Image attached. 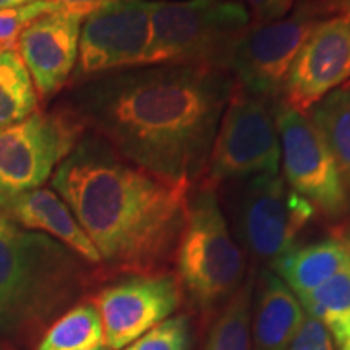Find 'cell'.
<instances>
[{
	"instance_id": "6da1fadb",
	"label": "cell",
	"mask_w": 350,
	"mask_h": 350,
	"mask_svg": "<svg viewBox=\"0 0 350 350\" xmlns=\"http://www.w3.org/2000/svg\"><path fill=\"white\" fill-rule=\"evenodd\" d=\"M234 78L195 65L126 68L73 86L68 104L122 157L196 187L206 172Z\"/></svg>"
},
{
	"instance_id": "7a4b0ae2",
	"label": "cell",
	"mask_w": 350,
	"mask_h": 350,
	"mask_svg": "<svg viewBox=\"0 0 350 350\" xmlns=\"http://www.w3.org/2000/svg\"><path fill=\"white\" fill-rule=\"evenodd\" d=\"M51 183L93 242L100 265L137 274L152 273L175 253L193 188L130 163L91 131Z\"/></svg>"
},
{
	"instance_id": "3957f363",
	"label": "cell",
	"mask_w": 350,
	"mask_h": 350,
	"mask_svg": "<svg viewBox=\"0 0 350 350\" xmlns=\"http://www.w3.org/2000/svg\"><path fill=\"white\" fill-rule=\"evenodd\" d=\"M81 258L0 214V325L51 312L81 286Z\"/></svg>"
},
{
	"instance_id": "277c9868",
	"label": "cell",
	"mask_w": 350,
	"mask_h": 350,
	"mask_svg": "<svg viewBox=\"0 0 350 350\" xmlns=\"http://www.w3.org/2000/svg\"><path fill=\"white\" fill-rule=\"evenodd\" d=\"M150 12L142 67L195 65L229 72L235 44L252 25L250 12L230 0H156Z\"/></svg>"
},
{
	"instance_id": "5b68a950",
	"label": "cell",
	"mask_w": 350,
	"mask_h": 350,
	"mask_svg": "<svg viewBox=\"0 0 350 350\" xmlns=\"http://www.w3.org/2000/svg\"><path fill=\"white\" fill-rule=\"evenodd\" d=\"M175 262L178 284L200 308L230 300L242 287L245 258L232 239L216 188L204 183L191 188Z\"/></svg>"
},
{
	"instance_id": "8992f818",
	"label": "cell",
	"mask_w": 350,
	"mask_h": 350,
	"mask_svg": "<svg viewBox=\"0 0 350 350\" xmlns=\"http://www.w3.org/2000/svg\"><path fill=\"white\" fill-rule=\"evenodd\" d=\"M349 12V0H301L288 15L252 23L232 52L229 73L250 93L281 100L284 81L300 47L323 21Z\"/></svg>"
},
{
	"instance_id": "52a82bcc",
	"label": "cell",
	"mask_w": 350,
	"mask_h": 350,
	"mask_svg": "<svg viewBox=\"0 0 350 350\" xmlns=\"http://www.w3.org/2000/svg\"><path fill=\"white\" fill-rule=\"evenodd\" d=\"M279 106L281 100L261 98L234 81L200 183L217 190L253 175H279Z\"/></svg>"
},
{
	"instance_id": "ba28073f",
	"label": "cell",
	"mask_w": 350,
	"mask_h": 350,
	"mask_svg": "<svg viewBox=\"0 0 350 350\" xmlns=\"http://www.w3.org/2000/svg\"><path fill=\"white\" fill-rule=\"evenodd\" d=\"M86 131L85 120L68 103L0 129V195L41 188Z\"/></svg>"
},
{
	"instance_id": "9c48e42d",
	"label": "cell",
	"mask_w": 350,
	"mask_h": 350,
	"mask_svg": "<svg viewBox=\"0 0 350 350\" xmlns=\"http://www.w3.org/2000/svg\"><path fill=\"white\" fill-rule=\"evenodd\" d=\"M239 237L260 260L274 261L295 247V240L317 209L279 175L260 174L229 182Z\"/></svg>"
},
{
	"instance_id": "30bf717a",
	"label": "cell",
	"mask_w": 350,
	"mask_h": 350,
	"mask_svg": "<svg viewBox=\"0 0 350 350\" xmlns=\"http://www.w3.org/2000/svg\"><path fill=\"white\" fill-rule=\"evenodd\" d=\"M148 0H109L81 23L78 59L70 83L142 67L150 42Z\"/></svg>"
},
{
	"instance_id": "8fae6325",
	"label": "cell",
	"mask_w": 350,
	"mask_h": 350,
	"mask_svg": "<svg viewBox=\"0 0 350 350\" xmlns=\"http://www.w3.org/2000/svg\"><path fill=\"white\" fill-rule=\"evenodd\" d=\"M284 180L326 217H342L350 208V193L329 148L306 113L279 106Z\"/></svg>"
},
{
	"instance_id": "7c38bea8",
	"label": "cell",
	"mask_w": 350,
	"mask_h": 350,
	"mask_svg": "<svg viewBox=\"0 0 350 350\" xmlns=\"http://www.w3.org/2000/svg\"><path fill=\"white\" fill-rule=\"evenodd\" d=\"M177 275L138 274L106 287L93 299L103 325V344L124 350L152 327L170 318L180 305Z\"/></svg>"
},
{
	"instance_id": "4fadbf2b",
	"label": "cell",
	"mask_w": 350,
	"mask_h": 350,
	"mask_svg": "<svg viewBox=\"0 0 350 350\" xmlns=\"http://www.w3.org/2000/svg\"><path fill=\"white\" fill-rule=\"evenodd\" d=\"M350 80V16L323 21L300 47L284 81L281 104L306 113Z\"/></svg>"
},
{
	"instance_id": "5bb4252c",
	"label": "cell",
	"mask_w": 350,
	"mask_h": 350,
	"mask_svg": "<svg viewBox=\"0 0 350 350\" xmlns=\"http://www.w3.org/2000/svg\"><path fill=\"white\" fill-rule=\"evenodd\" d=\"M83 20L59 10L39 16L21 33L16 49L41 98L57 94L72 78Z\"/></svg>"
},
{
	"instance_id": "9a60e30c",
	"label": "cell",
	"mask_w": 350,
	"mask_h": 350,
	"mask_svg": "<svg viewBox=\"0 0 350 350\" xmlns=\"http://www.w3.org/2000/svg\"><path fill=\"white\" fill-rule=\"evenodd\" d=\"M0 214L21 229L39 232L70 248L83 261L100 265V256L72 209L52 188L0 195Z\"/></svg>"
},
{
	"instance_id": "2e32d148",
	"label": "cell",
	"mask_w": 350,
	"mask_h": 350,
	"mask_svg": "<svg viewBox=\"0 0 350 350\" xmlns=\"http://www.w3.org/2000/svg\"><path fill=\"white\" fill-rule=\"evenodd\" d=\"M305 310L273 273H262L253 325V350H287L304 325Z\"/></svg>"
},
{
	"instance_id": "e0dca14e",
	"label": "cell",
	"mask_w": 350,
	"mask_h": 350,
	"mask_svg": "<svg viewBox=\"0 0 350 350\" xmlns=\"http://www.w3.org/2000/svg\"><path fill=\"white\" fill-rule=\"evenodd\" d=\"M350 265V255L342 239H323L292 247L273 261V269L297 297H301Z\"/></svg>"
},
{
	"instance_id": "ac0fdd59",
	"label": "cell",
	"mask_w": 350,
	"mask_h": 350,
	"mask_svg": "<svg viewBox=\"0 0 350 350\" xmlns=\"http://www.w3.org/2000/svg\"><path fill=\"white\" fill-rule=\"evenodd\" d=\"M297 299L308 317L326 327L336 349L350 350V265Z\"/></svg>"
},
{
	"instance_id": "d6986e66",
	"label": "cell",
	"mask_w": 350,
	"mask_h": 350,
	"mask_svg": "<svg viewBox=\"0 0 350 350\" xmlns=\"http://www.w3.org/2000/svg\"><path fill=\"white\" fill-rule=\"evenodd\" d=\"M306 117L329 148L350 193V80L314 104Z\"/></svg>"
},
{
	"instance_id": "ffe728a7",
	"label": "cell",
	"mask_w": 350,
	"mask_h": 350,
	"mask_svg": "<svg viewBox=\"0 0 350 350\" xmlns=\"http://www.w3.org/2000/svg\"><path fill=\"white\" fill-rule=\"evenodd\" d=\"M38 91L18 52H0V129L38 111Z\"/></svg>"
},
{
	"instance_id": "44dd1931",
	"label": "cell",
	"mask_w": 350,
	"mask_h": 350,
	"mask_svg": "<svg viewBox=\"0 0 350 350\" xmlns=\"http://www.w3.org/2000/svg\"><path fill=\"white\" fill-rule=\"evenodd\" d=\"M103 344V325L91 304L78 305L57 319L38 350H83Z\"/></svg>"
},
{
	"instance_id": "7402d4cb",
	"label": "cell",
	"mask_w": 350,
	"mask_h": 350,
	"mask_svg": "<svg viewBox=\"0 0 350 350\" xmlns=\"http://www.w3.org/2000/svg\"><path fill=\"white\" fill-rule=\"evenodd\" d=\"M250 297L252 282H247L227 301L209 332L206 350H250Z\"/></svg>"
},
{
	"instance_id": "603a6c76",
	"label": "cell",
	"mask_w": 350,
	"mask_h": 350,
	"mask_svg": "<svg viewBox=\"0 0 350 350\" xmlns=\"http://www.w3.org/2000/svg\"><path fill=\"white\" fill-rule=\"evenodd\" d=\"M62 10L52 0H34L28 5L10 10H0V52L13 51L21 33L39 16Z\"/></svg>"
},
{
	"instance_id": "cb8c5ba5",
	"label": "cell",
	"mask_w": 350,
	"mask_h": 350,
	"mask_svg": "<svg viewBox=\"0 0 350 350\" xmlns=\"http://www.w3.org/2000/svg\"><path fill=\"white\" fill-rule=\"evenodd\" d=\"M190 331L187 317L164 319L124 350H188Z\"/></svg>"
},
{
	"instance_id": "d4e9b609",
	"label": "cell",
	"mask_w": 350,
	"mask_h": 350,
	"mask_svg": "<svg viewBox=\"0 0 350 350\" xmlns=\"http://www.w3.org/2000/svg\"><path fill=\"white\" fill-rule=\"evenodd\" d=\"M287 350H334V344L326 327L305 313L304 325Z\"/></svg>"
},
{
	"instance_id": "484cf974",
	"label": "cell",
	"mask_w": 350,
	"mask_h": 350,
	"mask_svg": "<svg viewBox=\"0 0 350 350\" xmlns=\"http://www.w3.org/2000/svg\"><path fill=\"white\" fill-rule=\"evenodd\" d=\"M250 12L252 23H266L286 16L301 0H230Z\"/></svg>"
},
{
	"instance_id": "4316f807",
	"label": "cell",
	"mask_w": 350,
	"mask_h": 350,
	"mask_svg": "<svg viewBox=\"0 0 350 350\" xmlns=\"http://www.w3.org/2000/svg\"><path fill=\"white\" fill-rule=\"evenodd\" d=\"M52 2H55L64 12L77 13V15H81L83 18H86L90 13L98 10L99 7H103L109 0H52Z\"/></svg>"
},
{
	"instance_id": "83f0119b",
	"label": "cell",
	"mask_w": 350,
	"mask_h": 350,
	"mask_svg": "<svg viewBox=\"0 0 350 350\" xmlns=\"http://www.w3.org/2000/svg\"><path fill=\"white\" fill-rule=\"evenodd\" d=\"M34 0H0V10H10V8H20L28 5Z\"/></svg>"
},
{
	"instance_id": "f1b7e54d",
	"label": "cell",
	"mask_w": 350,
	"mask_h": 350,
	"mask_svg": "<svg viewBox=\"0 0 350 350\" xmlns=\"http://www.w3.org/2000/svg\"><path fill=\"white\" fill-rule=\"evenodd\" d=\"M342 240H344L345 247H347V250H349V255H350V230L347 232V235H345V237H344Z\"/></svg>"
},
{
	"instance_id": "f546056e",
	"label": "cell",
	"mask_w": 350,
	"mask_h": 350,
	"mask_svg": "<svg viewBox=\"0 0 350 350\" xmlns=\"http://www.w3.org/2000/svg\"><path fill=\"white\" fill-rule=\"evenodd\" d=\"M83 350H104V345H98V347H90V349H83Z\"/></svg>"
},
{
	"instance_id": "4dcf8cb0",
	"label": "cell",
	"mask_w": 350,
	"mask_h": 350,
	"mask_svg": "<svg viewBox=\"0 0 350 350\" xmlns=\"http://www.w3.org/2000/svg\"><path fill=\"white\" fill-rule=\"evenodd\" d=\"M349 16H350V0H349Z\"/></svg>"
}]
</instances>
